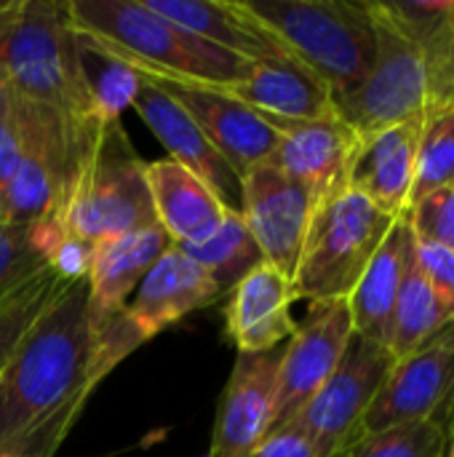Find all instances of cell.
Wrapping results in <instances>:
<instances>
[{
    "instance_id": "cell-37",
    "label": "cell",
    "mask_w": 454,
    "mask_h": 457,
    "mask_svg": "<svg viewBox=\"0 0 454 457\" xmlns=\"http://www.w3.org/2000/svg\"><path fill=\"white\" fill-rule=\"evenodd\" d=\"M0 457H21V455H13V453H0Z\"/></svg>"
},
{
    "instance_id": "cell-36",
    "label": "cell",
    "mask_w": 454,
    "mask_h": 457,
    "mask_svg": "<svg viewBox=\"0 0 454 457\" xmlns=\"http://www.w3.org/2000/svg\"><path fill=\"white\" fill-rule=\"evenodd\" d=\"M447 457H454V439L452 445H450V450H447Z\"/></svg>"
},
{
    "instance_id": "cell-11",
    "label": "cell",
    "mask_w": 454,
    "mask_h": 457,
    "mask_svg": "<svg viewBox=\"0 0 454 457\" xmlns=\"http://www.w3.org/2000/svg\"><path fill=\"white\" fill-rule=\"evenodd\" d=\"M316 198L270 163L244 174L241 217L268 265L294 278L302 244L316 212Z\"/></svg>"
},
{
    "instance_id": "cell-18",
    "label": "cell",
    "mask_w": 454,
    "mask_h": 457,
    "mask_svg": "<svg viewBox=\"0 0 454 457\" xmlns=\"http://www.w3.org/2000/svg\"><path fill=\"white\" fill-rule=\"evenodd\" d=\"M225 300V332L238 353H270L286 345L297 329L292 278L268 262L252 270Z\"/></svg>"
},
{
    "instance_id": "cell-23",
    "label": "cell",
    "mask_w": 454,
    "mask_h": 457,
    "mask_svg": "<svg viewBox=\"0 0 454 457\" xmlns=\"http://www.w3.org/2000/svg\"><path fill=\"white\" fill-rule=\"evenodd\" d=\"M409 254H412V230L409 222L399 217L391 233L385 236V241L380 244L377 254L367 265L353 295L348 297L353 332L359 337H367L388 348L393 311H396Z\"/></svg>"
},
{
    "instance_id": "cell-16",
    "label": "cell",
    "mask_w": 454,
    "mask_h": 457,
    "mask_svg": "<svg viewBox=\"0 0 454 457\" xmlns=\"http://www.w3.org/2000/svg\"><path fill=\"white\" fill-rule=\"evenodd\" d=\"M222 300L217 284L179 249L169 246L128 300L123 319L142 343L179 324L185 316Z\"/></svg>"
},
{
    "instance_id": "cell-6",
    "label": "cell",
    "mask_w": 454,
    "mask_h": 457,
    "mask_svg": "<svg viewBox=\"0 0 454 457\" xmlns=\"http://www.w3.org/2000/svg\"><path fill=\"white\" fill-rule=\"evenodd\" d=\"M393 225L396 217L351 187L324 198L313 212L292 278L294 300H348Z\"/></svg>"
},
{
    "instance_id": "cell-4",
    "label": "cell",
    "mask_w": 454,
    "mask_h": 457,
    "mask_svg": "<svg viewBox=\"0 0 454 457\" xmlns=\"http://www.w3.org/2000/svg\"><path fill=\"white\" fill-rule=\"evenodd\" d=\"M244 8L310 72L332 99L351 94L377 54V21L369 0H241Z\"/></svg>"
},
{
    "instance_id": "cell-10",
    "label": "cell",
    "mask_w": 454,
    "mask_h": 457,
    "mask_svg": "<svg viewBox=\"0 0 454 457\" xmlns=\"http://www.w3.org/2000/svg\"><path fill=\"white\" fill-rule=\"evenodd\" d=\"M353 335L348 300L310 303L308 316L281 348L273 431L284 428L324 388L340 367Z\"/></svg>"
},
{
    "instance_id": "cell-13",
    "label": "cell",
    "mask_w": 454,
    "mask_h": 457,
    "mask_svg": "<svg viewBox=\"0 0 454 457\" xmlns=\"http://www.w3.org/2000/svg\"><path fill=\"white\" fill-rule=\"evenodd\" d=\"M262 118L281 134L268 163L310 190L316 204L348 187V171L361 139L337 112L310 120Z\"/></svg>"
},
{
    "instance_id": "cell-12",
    "label": "cell",
    "mask_w": 454,
    "mask_h": 457,
    "mask_svg": "<svg viewBox=\"0 0 454 457\" xmlns=\"http://www.w3.org/2000/svg\"><path fill=\"white\" fill-rule=\"evenodd\" d=\"M131 104L147 123V129L158 137V142L169 150V158L195 174L222 201L227 212L241 214L244 177H238V171L222 158V153L187 115V110L163 88L139 75Z\"/></svg>"
},
{
    "instance_id": "cell-31",
    "label": "cell",
    "mask_w": 454,
    "mask_h": 457,
    "mask_svg": "<svg viewBox=\"0 0 454 457\" xmlns=\"http://www.w3.org/2000/svg\"><path fill=\"white\" fill-rule=\"evenodd\" d=\"M24 155V118H21V104L19 96L13 107L0 118V212L8 195V187L16 177V169Z\"/></svg>"
},
{
    "instance_id": "cell-19",
    "label": "cell",
    "mask_w": 454,
    "mask_h": 457,
    "mask_svg": "<svg viewBox=\"0 0 454 457\" xmlns=\"http://www.w3.org/2000/svg\"><path fill=\"white\" fill-rule=\"evenodd\" d=\"M214 88V86H211ZM214 91L273 118L310 120L334 115V99L326 83L292 54L265 62H252L246 78L217 86Z\"/></svg>"
},
{
    "instance_id": "cell-9",
    "label": "cell",
    "mask_w": 454,
    "mask_h": 457,
    "mask_svg": "<svg viewBox=\"0 0 454 457\" xmlns=\"http://www.w3.org/2000/svg\"><path fill=\"white\" fill-rule=\"evenodd\" d=\"M452 407L454 319L412 353L396 359L356 436L412 420H436L450 431L447 415Z\"/></svg>"
},
{
    "instance_id": "cell-3",
    "label": "cell",
    "mask_w": 454,
    "mask_h": 457,
    "mask_svg": "<svg viewBox=\"0 0 454 457\" xmlns=\"http://www.w3.org/2000/svg\"><path fill=\"white\" fill-rule=\"evenodd\" d=\"M0 70L13 94L48 110L83 153L110 115L83 64V46L70 24L67 0H21L0 51Z\"/></svg>"
},
{
    "instance_id": "cell-17",
    "label": "cell",
    "mask_w": 454,
    "mask_h": 457,
    "mask_svg": "<svg viewBox=\"0 0 454 457\" xmlns=\"http://www.w3.org/2000/svg\"><path fill=\"white\" fill-rule=\"evenodd\" d=\"M425 115L364 137L348 171V187L391 217H404L412 198L417 145Z\"/></svg>"
},
{
    "instance_id": "cell-1",
    "label": "cell",
    "mask_w": 454,
    "mask_h": 457,
    "mask_svg": "<svg viewBox=\"0 0 454 457\" xmlns=\"http://www.w3.org/2000/svg\"><path fill=\"white\" fill-rule=\"evenodd\" d=\"M115 367L91 313L88 281H70L0 372V453L56 455L88 396Z\"/></svg>"
},
{
    "instance_id": "cell-14",
    "label": "cell",
    "mask_w": 454,
    "mask_h": 457,
    "mask_svg": "<svg viewBox=\"0 0 454 457\" xmlns=\"http://www.w3.org/2000/svg\"><path fill=\"white\" fill-rule=\"evenodd\" d=\"M281 348L270 353H238L203 457H249L270 436Z\"/></svg>"
},
{
    "instance_id": "cell-32",
    "label": "cell",
    "mask_w": 454,
    "mask_h": 457,
    "mask_svg": "<svg viewBox=\"0 0 454 457\" xmlns=\"http://www.w3.org/2000/svg\"><path fill=\"white\" fill-rule=\"evenodd\" d=\"M415 241V260L428 278V284L436 289V295L454 308V249L444 244H431V241Z\"/></svg>"
},
{
    "instance_id": "cell-26",
    "label": "cell",
    "mask_w": 454,
    "mask_h": 457,
    "mask_svg": "<svg viewBox=\"0 0 454 457\" xmlns=\"http://www.w3.org/2000/svg\"><path fill=\"white\" fill-rule=\"evenodd\" d=\"M450 431L436 420L399 423L356 436L332 457H447Z\"/></svg>"
},
{
    "instance_id": "cell-29",
    "label": "cell",
    "mask_w": 454,
    "mask_h": 457,
    "mask_svg": "<svg viewBox=\"0 0 454 457\" xmlns=\"http://www.w3.org/2000/svg\"><path fill=\"white\" fill-rule=\"evenodd\" d=\"M48 265L45 228L0 222V305Z\"/></svg>"
},
{
    "instance_id": "cell-35",
    "label": "cell",
    "mask_w": 454,
    "mask_h": 457,
    "mask_svg": "<svg viewBox=\"0 0 454 457\" xmlns=\"http://www.w3.org/2000/svg\"><path fill=\"white\" fill-rule=\"evenodd\" d=\"M13 102H16V94H13L11 83L5 80V75H3V70H0V118L13 107Z\"/></svg>"
},
{
    "instance_id": "cell-28",
    "label": "cell",
    "mask_w": 454,
    "mask_h": 457,
    "mask_svg": "<svg viewBox=\"0 0 454 457\" xmlns=\"http://www.w3.org/2000/svg\"><path fill=\"white\" fill-rule=\"evenodd\" d=\"M450 182H454V107L425 112L409 206Z\"/></svg>"
},
{
    "instance_id": "cell-38",
    "label": "cell",
    "mask_w": 454,
    "mask_h": 457,
    "mask_svg": "<svg viewBox=\"0 0 454 457\" xmlns=\"http://www.w3.org/2000/svg\"><path fill=\"white\" fill-rule=\"evenodd\" d=\"M452 24H454V5H452Z\"/></svg>"
},
{
    "instance_id": "cell-25",
    "label": "cell",
    "mask_w": 454,
    "mask_h": 457,
    "mask_svg": "<svg viewBox=\"0 0 454 457\" xmlns=\"http://www.w3.org/2000/svg\"><path fill=\"white\" fill-rule=\"evenodd\" d=\"M177 246V244H174ZM219 289L222 300L252 273L257 270L265 257L257 246V241L252 238L246 222L241 214L227 212L219 230L206 238L203 244H193V246H179Z\"/></svg>"
},
{
    "instance_id": "cell-15",
    "label": "cell",
    "mask_w": 454,
    "mask_h": 457,
    "mask_svg": "<svg viewBox=\"0 0 454 457\" xmlns=\"http://www.w3.org/2000/svg\"><path fill=\"white\" fill-rule=\"evenodd\" d=\"M142 78V75H139ZM174 96L187 115L201 126L222 158L238 171V177L270 161L278 147L281 134L252 107L214 91L211 86L182 83V80H158L144 78Z\"/></svg>"
},
{
    "instance_id": "cell-22",
    "label": "cell",
    "mask_w": 454,
    "mask_h": 457,
    "mask_svg": "<svg viewBox=\"0 0 454 457\" xmlns=\"http://www.w3.org/2000/svg\"><path fill=\"white\" fill-rule=\"evenodd\" d=\"M155 13L249 62L289 56V51L244 8L241 0H144Z\"/></svg>"
},
{
    "instance_id": "cell-33",
    "label": "cell",
    "mask_w": 454,
    "mask_h": 457,
    "mask_svg": "<svg viewBox=\"0 0 454 457\" xmlns=\"http://www.w3.org/2000/svg\"><path fill=\"white\" fill-rule=\"evenodd\" d=\"M249 457H318V453L300 431L278 428Z\"/></svg>"
},
{
    "instance_id": "cell-34",
    "label": "cell",
    "mask_w": 454,
    "mask_h": 457,
    "mask_svg": "<svg viewBox=\"0 0 454 457\" xmlns=\"http://www.w3.org/2000/svg\"><path fill=\"white\" fill-rule=\"evenodd\" d=\"M19 3L21 0H0V51H3V46H5V40L11 35V27H13Z\"/></svg>"
},
{
    "instance_id": "cell-21",
    "label": "cell",
    "mask_w": 454,
    "mask_h": 457,
    "mask_svg": "<svg viewBox=\"0 0 454 457\" xmlns=\"http://www.w3.org/2000/svg\"><path fill=\"white\" fill-rule=\"evenodd\" d=\"M144 177L155 222L166 230L171 244H203L219 230L227 209L195 174L171 158H161L144 166Z\"/></svg>"
},
{
    "instance_id": "cell-24",
    "label": "cell",
    "mask_w": 454,
    "mask_h": 457,
    "mask_svg": "<svg viewBox=\"0 0 454 457\" xmlns=\"http://www.w3.org/2000/svg\"><path fill=\"white\" fill-rule=\"evenodd\" d=\"M454 319V308H450L436 289L423 276L417 260H415V241L412 254L407 262V273L401 281V292L393 311V327H391V353L396 359L412 353L417 345H423L428 337H433L439 329H444Z\"/></svg>"
},
{
    "instance_id": "cell-8",
    "label": "cell",
    "mask_w": 454,
    "mask_h": 457,
    "mask_svg": "<svg viewBox=\"0 0 454 457\" xmlns=\"http://www.w3.org/2000/svg\"><path fill=\"white\" fill-rule=\"evenodd\" d=\"M393 364L396 356L391 348L353 335L334 375L284 428L300 431L316 447L318 457L337 455L356 439L361 420Z\"/></svg>"
},
{
    "instance_id": "cell-7",
    "label": "cell",
    "mask_w": 454,
    "mask_h": 457,
    "mask_svg": "<svg viewBox=\"0 0 454 457\" xmlns=\"http://www.w3.org/2000/svg\"><path fill=\"white\" fill-rule=\"evenodd\" d=\"M377 21V54L364 80L334 99V112L359 134V139L399 126L428 107V75L417 46L399 35L372 5Z\"/></svg>"
},
{
    "instance_id": "cell-20",
    "label": "cell",
    "mask_w": 454,
    "mask_h": 457,
    "mask_svg": "<svg viewBox=\"0 0 454 457\" xmlns=\"http://www.w3.org/2000/svg\"><path fill=\"white\" fill-rule=\"evenodd\" d=\"M169 246L171 238L158 222L94 244L86 281L91 313L99 327L126 311L131 292L142 284Z\"/></svg>"
},
{
    "instance_id": "cell-5",
    "label": "cell",
    "mask_w": 454,
    "mask_h": 457,
    "mask_svg": "<svg viewBox=\"0 0 454 457\" xmlns=\"http://www.w3.org/2000/svg\"><path fill=\"white\" fill-rule=\"evenodd\" d=\"M144 166L120 118H107L75 169L56 228L94 246L155 225Z\"/></svg>"
},
{
    "instance_id": "cell-27",
    "label": "cell",
    "mask_w": 454,
    "mask_h": 457,
    "mask_svg": "<svg viewBox=\"0 0 454 457\" xmlns=\"http://www.w3.org/2000/svg\"><path fill=\"white\" fill-rule=\"evenodd\" d=\"M67 284V278H62L51 265H45L0 305V372L5 370L8 359L13 356L29 327L43 316V311Z\"/></svg>"
},
{
    "instance_id": "cell-30",
    "label": "cell",
    "mask_w": 454,
    "mask_h": 457,
    "mask_svg": "<svg viewBox=\"0 0 454 457\" xmlns=\"http://www.w3.org/2000/svg\"><path fill=\"white\" fill-rule=\"evenodd\" d=\"M404 220L417 241L444 244L454 249V182L415 201Z\"/></svg>"
},
{
    "instance_id": "cell-2",
    "label": "cell",
    "mask_w": 454,
    "mask_h": 457,
    "mask_svg": "<svg viewBox=\"0 0 454 457\" xmlns=\"http://www.w3.org/2000/svg\"><path fill=\"white\" fill-rule=\"evenodd\" d=\"M67 16L83 51L142 78L217 88L246 78L252 64L169 21L144 0H67Z\"/></svg>"
}]
</instances>
